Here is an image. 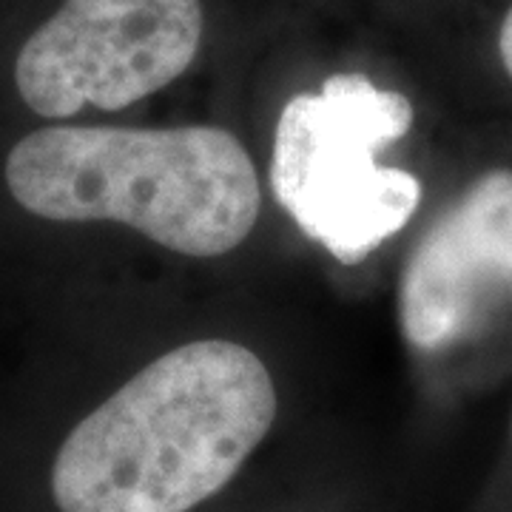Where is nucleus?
<instances>
[{
	"instance_id": "nucleus-1",
	"label": "nucleus",
	"mask_w": 512,
	"mask_h": 512,
	"mask_svg": "<svg viewBox=\"0 0 512 512\" xmlns=\"http://www.w3.org/2000/svg\"><path fill=\"white\" fill-rule=\"evenodd\" d=\"M276 419L254 350L202 339L131 376L60 444V512H188L237 476Z\"/></svg>"
},
{
	"instance_id": "nucleus-2",
	"label": "nucleus",
	"mask_w": 512,
	"mask_h": 512,
	"mask_svg": "<svg viewBox=\"0 0 512 512\" xmlns=\"http://www.w3.org/2000/svg\"><path fill=\"white\" fill-rule=\"evenodd\" d=\"M18 205L57 222H123L174 254H231L254 231V160L211 126L32 131L6 157Z\"/></svg>"
},
{
	"instance_id": "nucleus-3",
	"label": "nucleus",
	"mask_w": 512,
	"mask_h": 512,
	"mask_svg": "<svg viewBox=\"0 0 512 512\" xmlns=\"http://www.w3.org/2000/svg\"><path fill=\"white\" fill-rule=\"evenodd\" d=\"M410 126V97L365 72H336L319 92L293 94L276 120V202L333 259L362 262L419 208V180L376 160Z\"/></svg>"
},
{
	"instance_id": "nucleus-4",
	"label": "nucleus",
	"mask_w": 512,
	"mask_h": 512,
	"mask_svg": "<svg viewBox=\"0 0 512 512\" xmlns=\"http://www.w3.org/2000/svg\"><path fill=\"white\" fill-rule=\"evenodd\" d=\"M208 35V0H57L15 52V89L46 120L128 109L191 72Z\"/></svg>"
},
{
	"instance_id": "nucleus-5",
	"label": "nucleus",
	"mask_w": 512,
	"mask_h": 512,
	"mask_svg": "<svg viewBox=\"0 0 512 512\" xmlns=\"http://www.w3.org/2000/svg\"><path fill=\"white\" fill-rule=\"evenodd\" d=\"M512 302V171L470 185L407 256L399 325L416 350L476 336Z\"/></svg>"
},
{
	"instance_id": "nucleus-6",
	"label": "nucleus",
	"mask_w": 512,
	"mask_h": 512,
	"mask_svg": "<svg viewBox=\"0 0 512 512\" xmlns=\"http://www.w3.org/2000/svg\"><path fill=\"white\" fill-rule=\"evenodd\" d=\"M495 52L501 60V69L507 72L512 80V3L507 6V12L498 20V32H495Z\"/></svg>"
}]
</instances>
